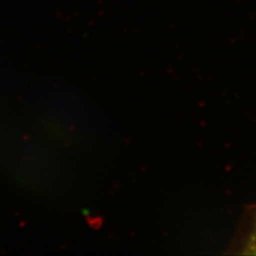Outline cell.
I'll return each instance as SVG.
<instances>
[{"label": "cell", "instance_id": "6da1fadb", "mask_svg": "<svg viewBox=\"0 0 256 256\" xmlns=\"http://www.w3.org/2000/svg\"><path fill=\"white\" fill-rule=\"evenodd\" d=\"M249 248H250L252 254H256V226L254 234H252V236L250 238V242H249Z\"/></svg>", "mask_w": 256, "mask_h": 256}]
</instances>
